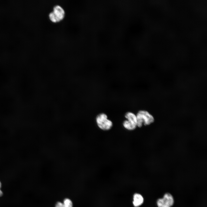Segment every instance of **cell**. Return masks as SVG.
<instances>
[{
  "label": "cell",
  "instance_id": "obj_1",
  "mask_svg": "<svg viewBox=\"0 0 207 207\" xmlns=\"http://www.w3.org/2000/svg\"><path fill=\"white\" fill-rule=\"evenodd\" d=\"M137 126L141 127L143 125L146 126L153 123L154 121L153 116L147 111L141 110L139 111L136 115Z\"/></svg>",
  "mask_w": 207,
  "mask_h": 207
},
{
  "label": "cell",
  "instance_id": "obj_2",
  "mask_svg": "<svg viewBox=\"0 0 207 207\" xmlns=\"http://www.w3.org/2000/svg\"><path fill=\"white\" fill-rule=\"evenodd\" d=\"M96 121L98 127L103 130H108L113 126L112 122L108 118L107 115L104 113L98 115L96 118Z\"/></svg>",
  "mask_w": 207,
  "mask_h": 207
},
{
  "label": "cell",
  "instance_id": "obj_3",
  "mask_svg": "<svg viewBox=\"0 0 207 207\" xmlns=\"http://www.w3.org/2000/svg\"><path fill=\"white\" fill-rule=\"evenodd\" d=\"M65 13L63 8L59 5L55 6L53 11L49 14L50 20L53 22H58L62 20L65 16Z\"/></svg>",
  "mask_w": 207,
  "mask_h": 207
},
{
  "label": "cell",
  "instance_id": "obj_4",
  "mask_svg": "<svg viewBox=\"0 0 207 207\" xmlns=\"http://www.w3.org/2000/svg\"><path fill=\"white\" fill-rule=\"evenodd\" d=\"M174 203L173 198L172 195L169 193H166L162 198L159 199L157 201L158 207H171Z\"/></svg>",
  "mask_w": 207,
  "mask_h": 207
},
{
  "label": "cell",
  "instance_id": "obj_5",
  "mask_svg": "<svg viewBox=\"0 0 207 207\" xmlns=\"http://www.w3.org/2000/svg\"><path fill=\"white\" fill-rule=\"evenodd\" d=\"M143 198L141 195L137 193L134 194L133 202L134 206L137 207L140 206L143 203Z\"/></svg>",
  "mask_w": 207,
  "mask_h": 207
},
{
  "label": "cell",
  "instance_id": "obj_6",
  "mask_svg": "<svg viewBox=\"0 0 207 207\" xmlns=\"http://www.w3.org/2000/svg\"><path fill=\"white\" fill-rule=\"evenodd\" d=\"M125 117L129 122L137 126L136 115L131 112H127L125 114Z\"/></svg>",
  "mask_w": 207,
  "mask_h": 207
},
{
  "label": "cell",
  "instance_id": "obj_7",
  "mask_svg": "<svg viewBox=\"0 0 207 207\" xmlns=\"http://www.w3.org/2000/svg\"><path fill=\"white\" fill-rule=\"evenodd\" d=\"M55 207H73V204L70 200L66 198L64 199L63 203L57 202L55 204Z\"/></svg>",
  "mask_w": 207,
  "mask_h": 207
},
{
  "label": "cell",
  "instance_id": "obj_8",
  "mask_svg": "<svg viewBox=\"0 0 207 207\" xmlns=\"http://www.w3.org/2000/svg\"><path fill=\"white\" fill-rule=\"evenodd\" d=\"M122 124L124 128L129 131L134 130L137 126L136 125L129 122L127 120L123 122Z\"/></svg>",
  "mask_w": 207,
  "mask_h": 207
},
{
  "label": "cell",
  "instance_id": "obj_9",
  "mask_svg": "<svg viewBox=\"0 0 207 207\" xmlns=\"http://www.w3.org/2000/svg\"><path fill=\"white\" fill-rule=\"evenodd\" d=\"M1 182L0 181V197L2 196V195H3V193L2 192V190L1 189Z\"/></svg>",
  "mask_w": 207,
  "mask_h": 207
}]
</instances>
